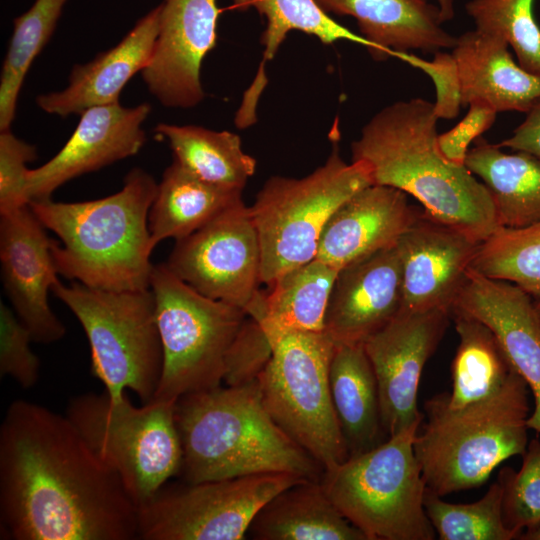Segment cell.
<instances>
[{"label":"cell","instance_id":"1","mask_svg":"<svg viewBox=\"0 0 540 540\" xmlns=\"http://www.w3.org/2000/svg\"><path fill=\"white\" fill-rule=\"evenodd\" d=\"M0 536L138 539V507L66 415L17 399L0 426Z\"/></svg>","mask_w":540,"mask_h":540},{"label":"cell","instance_id":"2","mask_svg":"<svg viewBox=\"0 0 540 540\" xmlns=\"http://www.w3.org/2000/svg\"><path fill=\"white\" fill-rule=\"evenodd\" d=\"M434 103L401 100L382 108L351 144L352 161H363L373 184L417 199L424 212L482 242L500 227L486 186L465 165L447 160L437 144Z\"/></svg>","mask_w":540,"mask_h":540},{"label":"cell","instance_id":"3","mask_svg":"<svg viewBox=\"0 0 540 540\" xmlns=\"http://www.w3.org/2000/svg\"><path fill=\"white\" fill-rule=\"evenodd\" d=\"M154 178L132 169L120 191L83 202L32 201L30 207L53 240L59 275L106 291L150 288L154 250L148 214L156 194Z\"/></svg>","mask_w":540,"mask_h":540},{"label":"cell","instance_id":"4","mask_svg":"<svg viewBox=\"0 0 540 540\" xmlns=\"http://www.w3.org/2000/svg\"><path fill=\"white\" fill-rule=\"evenodd\" d=\"M175 420L185 482L266 473L320 480L323 474V467L271 418L258 380L185 395L175 403Z\"/></svg>","mask_w":540,"mask_h":540},{"label":"cell","instance_id":"5","mask_svg":"<svg viewBox=\"0 0 540 540\" xmlns=\"http://www.w3.org/2000/svg\"><path fill=\"white\" fill-rule=\"evenodd\" d=\"M425 411L414 452L427 489L441 497L481 486L499 464L526 451L528 385L517 372L482 401L449 409L440 394Z\"/></svg>","mask_w":540,"mask_h":540},{"label":"cell","instance_id":"6","mask_svg":"<svg viewBox=\"0 0 540 540\" xmlns=\"http://www.w3.org/2000/svg\"><path fill=\"white\" fill-rule=\"evenodd\" d=\"M420 423L323 471L336 508L368 540H433L424 508L426 483L414 452Z\"/></svg>","mask_w":540,"mask_h":540},{"label":"cell","instance_id":"7","mask_svg":"<svg viewBox=\"0 0 540 540\" xmlns=\"http://www.w3.org/2000/svg\"><path fill=\"white\" fill-rule=\"evenodd\" d=\"M175 403L153 399L135 406L127 393L114 398L106 391L79 394L68 401L65 415L118 474L137 507L181 472L183 447Z\"/></svg>","mask_w":540,"mask_h":540},{"label":"cell","instance_id":"8","mask_svg":"<svg viewBox=\"0 0 540 540\" xmlns=\"http://www.w3.org/2000/svg\"><path fill=\"white\" fill-rule=\"evenodd\" d=\"M373 184L368 165L345 162L334 143L325 163L302 178L272 176L258 192L251 218L261 250V284L316 258L330 217L351 196Z\"/></svg>","mask_w":540,"mask_h":540},{"label":"cell","instance_id":"9","mask_svg":"<svg viewBox=\"0 0 540 540\" xmlns=\"http://www.w3.org/2000/svg\"><path fill=\"white\" fill-rule=\"evenodd\" d=\"M51 292L80 322L87 337L91 374L114 398L132 391L153 400L161 372L162 346L151 289L106 291L60 280Z\"/></svg>","mask_w":540,"mask_h":540},{"label":"cell","instance_id":"10","mask_svg":"<svg viewBox=\"0 0 540 540\" xmlns=\"http://www.w3.org/2000/svg\"><path fill=\"white\" fill-rule=\"evenodd\" d=\"M150 289L163 355L153 399L177 401L222 385L227 353L246 312L200 294L166 263L154 264Z\"/></svg>","mask_w":540,"mask_h":540},{"label":"cell","instance_id":"11","mask_svg":"<svg viewBox=\"0 0 540 540\" xmlns=\"http://www.w3.org/2000/svg\"><path fill=\"white\" fill-rule=\"evenodd\" d=\"M334 346L324 332L285 334L257 379L271 418L324 470L349 456L329 385Z\"/></svg>","mask_w":540,"mask_h":540},{"label":"cell","instance_id":"12","mask_svg":"<svg viewBox=\"0 0 540 540\" xmlns=\"http://www.w3.org/2000/svg\"><path fill=\"white\" fill-rule=\"evenodd\" d=\"M305 478L266 473L165 484L138 507V539L242 540L258 511Z\"/></svg>","mask_w":540,"mask_h":540},{"label":"cell","instance_id":"13","mask_svg":"<svg viewBox=\"0 0 540 540\" xmlns=\"http://www.w3.org/2000/svg\"><path fill=\"white\" fill-rule=\"evenodd\" d=\"M200 294L254 317L261 305V250L249 207L239 200L191 235L175 241L165 262Z\"/></svg>","mask_w":540,"mask_h":540},{"label":"cell","instance_id":"14","mask_svg":"<svg viewBox=\"0 0 540 540\" xmlns=\"http://www.w3.org/2000/svg\"><path fill=\"white\" fill-rule=\"evenodd\" d=\"M451 313H399L364 342L374 370L382 426L387 437L421 423L417 394L424 366L436 350Z\"/></svg>","mask_w":540,"mask_h":540},{"label":"cell","instance_id":"15","mask_svg":"<svg viewBox=\"0 0 540 540\" xmlns=\"http://www.w3.org/2000/svg\"><path fill=\"white\" fill-rule=\"evenodd\" d=\"M159 31L142 78L168 108L188 109L205 97L201 65L215 47L221 10L217 0H164Z\"/></svg>","mask_w":540,"mask_h":540},{"label":"cell","instance_id":"16","mask_svg":"<svg viewBox=\"0 0 540 540\" xmlns=\"http://www.w3.org/2000/svg\"><path fill=\"white\" fill-rule=\"evenodd\" d=\"M30 204L0 215L1 280L17 317L33 341L62 339L65 325L49 306L48 293L59 281L51 239Z\"/></svg>","mask_w":540,"mask_h":540},{"label":"cell","instance_id":"17","mask_svg":"<svg viewBox=\"0 0 540 540\" xmlns=\"http://www.w3.org/2000/svg\"><path fill=\"white\" fill-rule=\"evenodd\" d=\"M150 112L149 103L125 107L119 102L82 112L60 151L40 167L28 170L30 202L51 199L64 183L136 155L146 141L142 124Z\"/></svg>","mask_w":540,"mask_h":540},{"label":"cell","instance_id":"18","mask_svg":"<svg viewBox=\"0 0 540 540\" xmlns=\"http://www.w3.org/2000/svg\"><path fill=\"white\" fill-rule=\"evenodd\" d=\"M480 243L423 211L396 243L402 265L399 313H451Z\"/></svg>","mask_w":540,"mask_h":540},{"label":"cell","instance_id":"19","mask_svg":"<svg viewBox=\"0 0 540 540\" xmlns=\"http://www.w3.org/2000/svg\"><path fill=\"white\" fill-rule=\"evenodd\" d=\"M459 313L486 324L533 395L529 429L540 433V320L535 300L518 286L469 268L453 303Z\"/></svg>","mask_w":540,"mask_h":540},{"label":"cell","instance_id":"20","mask_svg":"<svg viewBox=\"0 0 540 540\" xmlns=\"http://www.w3.org/2000/svg\"><path fill=\"white\" fill-rule=\"evenodd\" d=\"M401 304L402 265L394 245L339 270L324 333L335 345L364 344L399 314Z\"/></svg>","mask_w":540,"mask_h":540},{"label":"cell","instance_id":"21","mask_svg":"<svg viewBox=\"0 0 540 540\" xmlns=\"http://www.w3.org/2000/svg\"><path fill=\"white\" fill-rule=\"evenodd\" d=\"M419 214L399 189L371 184L345 201L322 232L316 258L337 268L396 245Z\"/></svg>","mask_w":540,"mask_h":540},{"label":"cell","instance_id":"22","mask_svg":"<svg viewBox=\"0 0 540 540\" xmlns=\"http://www.w3.org/2000/svg\"><path fill=\"white\" fill-rule=\"evenodd\" d=\"M158 5L141 19L113 48L99 53L86 64L73 67L67 87L41 94L36 103L44 112L66 117L119 102L127 82L149 63L160 23Z\"/></svg>","mask_w":540,"mask_h":540},{"label":"cell","instance_id":"23","mask_svg":"<svg viewBox=\"0 0 540 540\" xmlns=\"http://www.w3.org/2000/svg\"><path fill=\"white\" fill-rule=\"evenodd\" d=\"M328 13L353 17L361 35L372 44L375 60L397 52L435 53L452 49L456 37L442 27L437 4L429 0H316Z\"/></svg>","mask_w":540,"mask_h":540},{"label":"cell","instance_id":"24","mask_svg":"<svg viewBox=\"0 0 540 540\" xmlns=\"http://www.w3.org/2000/svg\"><path fill=\"white\" fill-rule=\"evenodd\" d=\"M501 37L477 30L456 37V60L462 106L483 101L496 112L527 113L540 101V75L525 70L514 60Z\"/></svg>","mask_w":540,"mask_h":540},{"label":"cell","instance_id":"25","mask_svg":"<svg viewBox=\"0 0 540 540\" xmlns=\"http://www.w3.org/2000/svg\"><path fill=\"white\" fill-rule=\"evenodd\" d=\"M255 540H368L326 494L320 480L305 479L271 498L253 518Z\"/></svg>","mask_w":540,"mask_h":540},{"label":"cell","instance_id":"26","mask_svg":"<svg viewBox=\"0 0 540 540\" xmlns=\"http://www.w3.org/2000/svg\"><path fill=\"white\" fill-rule=\"evenodd\" d=\"M329 385L349 456L368 451L388 438L382 426L376 376L363 344L334 346Z\"/></svg>","mask_w":540,"mask_h":540},{"label":"cell","instance_id":"27","mask_svg":"<svg viewBox=\"0 0 540 540\" xmlns=\"http://www.w3.org/2000/svg\"><path fill=\"white\" fill-rule=\"evenodd\" d=\"M465 166L488 189L500 227L540 223L539 160L525 152L506 153L479 137L467 153Z\"/></svg>","mask_w":540,"mask_h":540},{"label":"cell","instance_id":"28","mask_svg":"<svg viewBox=\"0 0 540 540\" xmlns=\"http://www.w3.org/2000/svg\"><path fill=\"white\" fill-rule=\"evenodd\" d=\"M338 272L315 258L285 272L267 286L257 321L272 345L291 332H324L326 310Z\"/></svg>","mask_w":540,"mask_h":540},{"label":"cell","instance_id":"29","mask_svg":"<svg viewBox=\"0 0 540 540\" xmlns=\"http://www.w3.org/2000/svg\"><path fill=\"white\" fill-rule=\"evenodd\" d=\"M237 11L255 9L266 18V28L261 36L264 53L257 77L245 94L237 118L252 123L258 98L266 85L264 64L276 55L290 31L297 30L318 38L330 45L339 40L351 41L364 46L370 52L372 44L336 22L316 0H231Z\"/></svg>","mask_w":540,"mask_h":540},{"label":"cell","instance_id":"30","mask_svg":"<svg viewBox=\"0 0 540 540\" xmlns=\"http://www.w3.org/2000/svg\"><path fill=\"white\" fill-rule=\"evenodd\" d=\"M242 191L217 187L173 161L163 172L148 214L154 248L163 240L185 238L242 199Z\"/></svg>","mask_w":540,"mask_h":540},{"label":"cell","instance_id":"31","mask_svg":"<svg viewBox=\"0 0 540 540\" xmlns=\"http://www.w3.org/2000/svg\"><path fill=\"white\" fill-rule=\"evenodd\" d=\"M154 130L168 142L173 161L206 183L242 191L255 173L256 160L243 151L235 133L168 123Z\"/></svg>","mask_w":540,"mask_h":540},{"label":"cell","instance_id":"32","mask_svg":"<svg viewBox=\"0 0 540 540\" xmlns=\"http://www.w3.org/2000/svg\"><path fill=\"white\" fill-rule=\"evenodd\" d=\"M451 316L459 345L451 365V393L441 396L449 409H460L499 392L516 370L486 324L459 313Z\"/></svg>","mask_w":540,"mask_h":540},{"label":"cell","instance_id":"33","mask_svg":"<svg viewBox=\"0 0 540 540\" xmlns=\"http://www.w3.org/2000/svg\"><path fill=\"white\" fill-rule=\"evenodd\" d=\"M68 0H35L13 21L0 78V131L10 129L31 64L51 38Z\"/></svg>","mask_w":540,"mask_h":540},{"label":"cell","instance_id":"34","mask_svg":"<svg viewBox=\"0 0 540 540\" xmlns=\"http://www.w3.org/2000/svg\"><path fill=\"white\" fill-rule=\"evenodd\" d=\"M469 268L540 300V223L499 228L479 244Z\"/></svg>","mask_w":540,"mask_h":540},{"label":"cell","instance_id":"35","mask_svg":"<svg viewBox=\"0 0 540 540\" xmlns=\"http://www.w3.org/2000/svg\"><path fill=\"white\" fill-rule=\"evenodd\" d=\"M424 508L441 540H513L502 515V487L494 482L478 501L459 504L444 501L426 489Z\"/></svg>","mask_w":540,"mask_h":540},{"label":"cell","instance_id":"36","mask_svg":"<svg viewBox=\"0 0 540 540\" xmlns=\"http://www.w3.org/2000/svg\"><path fill=\"white\" fill-rule=\"evenodd\" d=\"M535 0H469L465 9L475 30L503 38L517 62L540 75V26L534 16Z\"/></svg>","mask_w":540,"mask_h":540},{"label":"cell","instance_id":"37","mask_svg":"<svg viewBox=\"0 0 540 540\" xmlns=\"http://www.w3.org/2000/svg\"><path fill=\"white\" fill-rule=\"evenodd\" d=\"M518 471L502 468L498 481L502 487V515L505 526L517 539L521 533L540 526V441L528 442Z\"/></svg>","mask_w":540,"mask_h":540},{"label":"cell","instance_id":"38","mask_svg":"<svg viewBox=\"0 0 540 540\" xmlns=\"http://www.w3.org/2000/svg\"><path fill=\"white\" fill-rule=\"evenodd\" d=\"M28 328L12 307L0 302V374L9 376L24 389L35 386L40 376V360L32 351Z\"/></svg>","mask_w":540,"mask_h":540},{"label":"cell","instance_id":"39","mask_svg":"<svg viewBox=\"0 0 540 540\" xmlns=\"http://www.w3.org/2000/svg\"><path fill=\"white\" fill-rule=\"evenodd\" d=\"M272 354L273 345L262 326L247 315L227 353L223 383L239 386L256 381Z\"/></svg>","mask_w":540,"mask_h":540},{"label":"cell","instance_id":"40","mask_svg":"<svg viewBox=\"0 0 540 540\" xmlns=\"http://www.w3.org/2000/svg\"><path fill=\"white\" fill-rule=\"evenodd\" d=\"M37 158V148L17 138L10 129L0 131V215L30 204L26 164Z\"/></svg>","mask_w":540,"mask_h":540},{"label":"cell","instance_id":"41","mask_svg":"<svg viewBox=\"0 0 540 540\" xmlns=\"http://www.w3.org/2000/svg\"><path fill=\"white\" fill-rule=\"evenodd\" d=\"M399 60L425 72L436 89L434 111L439 119H453L460 111L461 90L456 60L452 53L437 51L431 61L409 52H397Z\"/></svg>","mask_w":540,"mask_h":540},{"label":"cell","instance_id":"42","mask_svg":"<svg viewBox=\"0 0 540 540\" xmlns=\"http://www.w3.org/2000/svg\"><path fill=\"white\" fill-rule=\"evenodd\" d=\"M497 112L483 101H472L466 115L450 130L438 134L437 144L449 161L465 165L471 142L488 130L496 120Z\"/></svg>","mask_w":540,"mask_h":540},{"label":"cell","instance_id":"43","mask_svg":"<svg viewBox=\"0 0 540 540\" xmlns=\"http://www.w3.org/2000/svg\"><path fill=\"white\" fill-rule=\"evenodd\" d=\"M497 146L525 152L540 161V101L526 113L513 134L497 143Z\"/></svg>","mask_w":540,"mask_h":540},{"label":"cell","instance_id":"44","mask_svg":"<svg viewBox=\"0 0 540 540\" xmlns=\"http://www.w3.org/2000/svg\"><path fill=\"white\" fill-rule=\"evenodd\" d=\"M443 22H447L454 17L453 0H436Z\"/></svg>","mask_w":540,"mask_h":540},{"label":"cell","instance_id":"45","mask_svg":"<svg viewBox=\"0 0 540 540\" xmlns=\"http://www.w3.org/2000/svg\"><path fill=\"white\" fill-rule=\"evenodd\" d=\"M520 540H540V526L529 531L521 533Z\"/></svg>","mask_w":540,"mask_h":540},{"label":"cell","instance_id":"46","mask_svg":"<svg viewBox=\"0 0 540 540\" xmlns=\"http://www.w3.org/2000/svg\"><path fill=\"white\" fill-rule=\"evenodd\" d=\"M535 307H536L538 317H539V320H540V300H535Z\"/></svg>","mask_w":540,"mask_h":540}]
</instances>
